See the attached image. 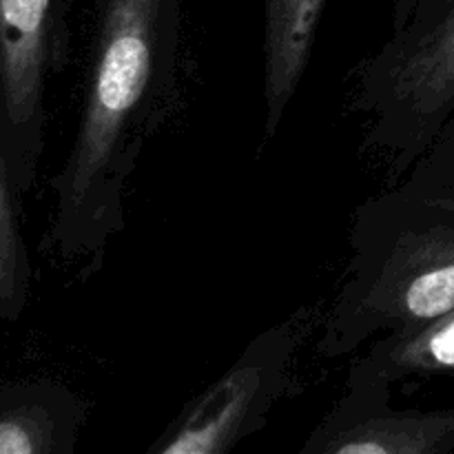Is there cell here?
I'll list each match as a JSON object with an SVG mask.
<instances>
[{"label":"cell","instance_id":"7","mask_svg":"<svg viewBox=\"0 0 454 454\" xmlns=\"http://www.w3.org/2000/svg\"><path fill=\"white\" fill-rule=\"evenodd\" d=\"M87 419V403L49 380L7 381L0 388V454H69Z\"/></svg>","mask_w":454,"mask_h":454},{"label":"cell","instance_id":"1","mask_svg":"<svg viewBox=\"0 0 454 454\" xmlns=\"http://www.w3.org/2000/svg\"><path fill=\"white\" fill-rule=\"evenodd\" d=\"M180 0H96V40L74 146L51 180L43 253L96 278L127 224V191L146 142L177 105Z\"/></svg>","mask_w":454,"mask_h":454},{"label":"cell","instance_id":"3","mask_svg":"<svg viewBox=\"0 0 454 454\" xmlns=\"http://www.w3.org/2000/svg\"><path fill=\"white\" fill-rule=\"evenodd\" d=\"M353 106L366 120L368 149L406 177L454 114V4L424 25L395 29L359 65Z\"/></svg>","mask_w":454,"mask_h":454},{"label":"cell","instance_id":"11","mask_svg":"<svg viewBox=\"0 0 454 454\" xmlns=\"http://www.w3.org/2000/svg\"><path fill=\"white\" fill-rule=\"evenodd\" d=\"M406 182L421 186L452 184L454 182V127L439 133L437 142L426 151L424 158L411 168Z\"/></svg>","mask_w":454,"mask_h":454},{"label":"cell","instance_id":"6","mask_svg":"<svg viewBox=\"0 0 454 454\" xmlns=\"http://www.w3.org/2000/svg\"><path fill=\"white\" fill-rule=\"evenodd\" d=\"M393 386L348 371L346 393L301 446L304 454H448L452 411H397Z\"/></svg>","mask_w":454,"mask_h":454},{"label":"cell","instance_id":"12","mask_svg":"<svg viewBox=\"0 0 454 454\" xmlns=\"http://www.w3.org/2000/svg\"><path fill=\"white\" fill-rule=\"evenodd\" d=\"M452 4L454 0H399L397 16H395V29L424 25V22L442 16Z\"/></svg>","mask_w":454,"mask_h":454},{"label":"cell","instance_id":"5","mask_svg":"<svg viewBox=\"0 0 454 454\" xmlns=\"http://www.w3.org/2000/svg\"><path fill=\"white\" fill-rule=\"evenodd\" d=\"M0 164L22 195L44 146V78L65 67L67 0H0Z\"/></svg>","mask_w":454,"mask_h":454},{"label":"cell","instance_id":"8","mask_svg":"<svg viewBox=\"0 0 454 454\" xmlns=\"http://www.w3.org/2000/svg\"><path fill=\"white\" fill-rule=\"evenodd\" d=\"M326 0H266L264 137L278 136L288 105L309 67Z\"/></svg>","mask_w":454,"mask_h":454},{"label":"cell","instance_id":"2","mask_svg":"<svg viewBox=\"0 0 454 454\" xmlns=\"http://www.w3.org/2000/svg\"><path fill=\"white\" fill-rule=\"evenodd\" d=\"M350 248L317 346L326 359L454 309L452 184L403 182L364 202L355 213Z\"/></svg>","mask_w":454,"mask_h":454},{"label":"cell","instance_id":"10","mask_svg":"<svg viewBox=\"0 0 454 454\" xmlns=\"http://www.w3.org/2000/svg\"><path fill=\"white\" fill-rule=\"evenodd\" d=\"M22 193L0 164V317L13 322L29 297L31 266L20 220Z\"/></svg>","mask_w":454,"mask_h":454},{"label":"cell","instance_id":"4","mask_svg":"<svg viewBox=\"0 0 454 454\" xmlns=\"http://www.w3.org/2000/svg\"><path fill=\"white\" fill-rule=\"evenodd\" d=\"M309 333L310 315L301 310L260 333L238 362L155 439L149 452L224 454L264 428L270 411L297 386L295 359Z\"/></svg>","mask_w":454,"mask_h":454},{"label":"cell","instance_id":"9","mask_svg":"<svg viewBox=\"0 0 454 454\" xmlns=\"http://www.w3.org/2000/svg\"><path fill=\"white\" fill-rule=\"evenodd\" d=\"M350 371L390 386L408 377L454 372V309L419 326L384 335Z\"/></svg>","mask_w":454,"mask_h":454}]
</instances>
